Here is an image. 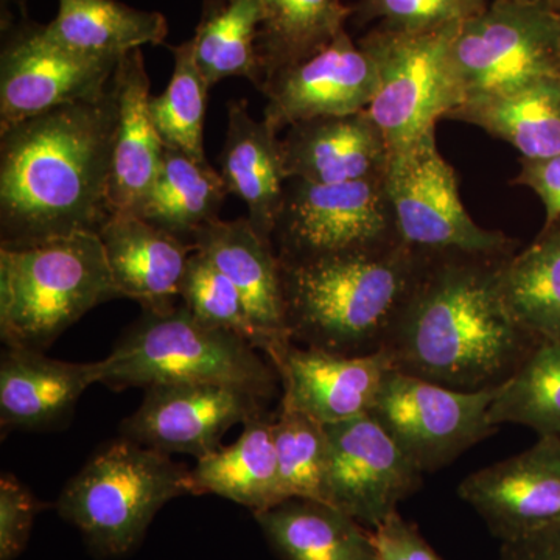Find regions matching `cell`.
Instances as JSON below:
<instances>
[{
    "mask_svg": "<svg viewBox=\"0 0 560 560\" xmlns=\"http://www.w3.org/2000/svg\"><path fill=\"white\" fill-rule=\"evenodd\" d=\"M117 101L60 106L0 130V246L98 234L109 219Z\"/></svg>",
    "mask_w": 560,
    "mask_h": 560,
    "instance_id": "1",
    "label": "cell"
},
{
    "mask_svg": "<svg viewBox=\"0 0 560 560\" xmlns=\"http://www.w3.org/2000/svg\"><path fill=\"white\" fill-rule=\"evenodd\" d=\"M511 256L430 254L385 348L394 370L459 390L511 378L541 342L504 300L501 271Z\"/></svg>",
    "mask_w": 560,
    "mask_h": 560,
    "instance_id": "2",
    "label": "cell"
},
{
    "mask_svg": "<svg viewBox=\"0 0 560 560\" xmlns=\"http://www.w3.org/2000/svg\"><path fill=\"white\" fill-rule=\"evenodd\" d=\"M429 256L400 242L378 249L279 259L291 341L341 355L385 349Z\"/></svg>",
    "mask_w": 560,
    "mask_h": 560,
    "instance_id": "3",
    "label": "cell"
},
{
    "mask_svg": "<svg viewBox=\"0 0 560 560\" xmlns=\"http://www.w3.org/2000/svg\"><path fill=\"white\" fill-rule=\"evenodd\" d=\"M117 298L98 234L0 246V337L9 348L44 352L86 313Z\"/></svg>",
    "mask_w": 560,
    "mask_h": 560,
    "instance_id": "4",
    "label": "cell"
},
{
    "mask_svg": "<svg viewBox=\"0 0 560 560\" xmlns=\"http://www.w3.org/2000/svg\"><path fill=\"white\" fill-rule=\"evenodd\" d=\"M278 381L259 349L232 331L206 326L183 304L167 312L142 311L106 357L101 383L116 390L213 383L270 401Z\"/></svg>",
    "mask_w": 560,
    "mask_h": 560,
    "instance_id": "5",
    "label": "cell"
},
{
    "mask_svg": "<svg viewBox=\"0 0 560 560\" xmlns=\"http://www.w3.org/2000/svg\"><path fill=\"white\" fill-rule=\"evenodd\" d=\"M184 495H197L187 466L119 436L70 478L55 508L95 558L114 559L135 551L158 512Z\"/></svg>",
    "mask_w": 560,
    "mask_h": 560,
    "instance_id": "6",
    "label": "cell"
},
{
    "mask_svg": "<svg viewBox=\"0 0 560 560\" xmlns=\"http://www.w3.org/2000/svg\"><path fill=\"white\" fill-rule=\"evenodd\" d=\"M460 24L431 32H401L377 24L357 40L374 60L378 91L368 113L388 140L389 153L436 130L458 108L452 44Z\"/></svg>",
    "mask_w": 560,
    "mask_h": 560,
    "instance_id": "7",
    "label": "cell"
},
{
    "mask_svg": "<svg viewBox=\"0 0 560 560\" xmlns=\"http://www.w3.org/2000/svg\"><path fill=\"white\" fill-rule=\"evenodd\" d=\"M386 190L401 242L425 254L511 256L518 242L475 223L460 201L458 179L438 150L436 130L390 151Z\"/></svg>",
    "mask_w": 560,
    "mask_h": 560,
    "instance_id": "8",
    "label": "cell"
},
{
    "mask_svg": "<svg viewBox=\"0 0 560 560\" xmlns=\"http://www.w3.org/2000/svg\"><path fill=\"white\" fill-rule=\"evenodd\" d=\"M452 66L463 103L560 75V13L545 2L493 0L460 24Z\"/></svg>",
    "mask_w": 560,
    "mask_h": 560,
    "instance_id": "9",
    "label": "cell"
},
{
    "mask_svg": "<svg viewBox=\"0 0 560 560\" xmlns=\"http://www.w3.org/2000/svg\"><path fill=\"white\" fill-rule=\"evenodd\" d=\"M400 242L385 178L340 184L285 180L272 232L279 259L378 249Z\"/></svg>",
    "mask_w": 560,
    "mask_h": 560,
    "instance_id": "10",
    "label": "cell"
},
{
    "mask_svg": "<svg viewBox=\"0 0 560 560\" xmlns=\"http://www.w3.org/2000/svg\"><path fill=\"white\" fill-rule=\"evenodd\" d=\"M495 394L497 388L453 389L393 371L371 415L422 474H434L497 433L489 420Z\"/></svg>",
    "mask_w": 560,
    "mask_h": 560,
    "instance_id": "11",
    "label": "cell"
},
{
    "mask_svg": "<svg viewBox=\"0 0 560 560\" xmlns=\"http://www.w3.org/2000/svg\"><path fill=\"white\" fill-rule=\"evenodd\" d=\"M119 61L65 49L28 16L2 22L0 130L60 106L97 101Z\"/></svg>",
    "mask_w": 560,
    "mask_h": 560,
    "instance_id": "12",
    "label": "cell"
},
{
    "mask_svg": "<svg viewBox=\"0 0 560 560\" xmlns=\"http://www.w3.org/2000/svg\"><path fill=\"white\" fill-rule=\"evenodd\" d=\"M329 474L326 503L361 525H381L418 492L422 470L372 415L326 425Z\"/></svg>",
    "mask_w": 560,
    "mask_h": 560,
    "instance_id": "13",
    "label": "cell"
},
{
    "mask_svg": "<svg viewBox=\"0 0 560 560\" xmlns=\"http://www.w3.org/2000/svg\"><path fill=\"white\" fill-rule=\"evenodd\" d=\"M260 397L213 383H162L145 388L138 410L121 420L120 436L173 455L201 459L221 447L224 434L267 411Z\"/></svg>",
    "mask_w": 560,
    "mask_h": 560,
    "instance_id": "14",
    "label": "cell"
},
{
    "mask_svg": "<svg viewBox=\"0 0 560 560\" xmlns=\"http://www.w3.org/2000/svg\"><path fill=\"white\" fill-rule=\"evenodd\" d=\"M260 91L267 97L264 121L279 135L300 121L370 108L378 91L377 66L342 32L318 54L276 72Z\"/></svg>",
    "mask_w": 560,
    "mask_h": 560,
    "instance_id": "15",
    "label": "cell"
},
{
    "mask_svg": "<svg viewBox=\"0 0 560 560\" xmlns=\"http://www.w3.org/2000/svg\"><path fill=\"white\" fill-rule=\"evenodd\" d=\"M458 493L503 544L560 525V438L475 471Z\"/></svg>",
    "mask_w": 560,
    "mask_h": 560,
    "instance_id": "16",
    "label": "cell"
},
{
    "mask_svg": "<svg viewBox=\"0 0 560 560\" xmlns=\"http://www.w3.org/2000/svg\"><path fill=\"white\" fill-rule=\"evenodd\" d=\"M282 383L280 405L304 412L320 425L371 415L394 370L386 349L341 355L289 342L270 357Z\"/></svg>",
    "mask_w": 560,
    "mask_h": 560,
    "instance_id": "17",
    "label": "cell"
},
{
    "mask_svg": "<svg viewBox=\"0 0 560 560\" xmlns=\"http://www.w3.org/2000/svg\"><path fill=\"white\" fill-rule=\"evenodd\" d=\"M190 243L205 253L241 293L250 323L259 335L260 352L270 357L289 345L278 253L272 242L257 234L248 217L212 221L202 226Z\"/></svg>",
    "mask_w": 560,
    "mask_h": 560,
    "instance_id": "18",
    "label": "cell"
},
{
    "mask_svg": "<svg viewBox=\"0 0 560 560\" xmlns=\"http://www.w3.org/2000/svg\"><path fill=\"white\" fill-rule=\"evenodd\" d=\"M280 149L287 179L340 184L385 178L388 171V140L368 109L291 125Z\"/></svg>",
    "mask_w": 560,
    "mask_h": 560,
    "instance_id": "19",
    "label": "cell"
},
{
    "mask_svg": "<svg viewBox=\"0 0 560 560\" xmlns=\"http://www.w3.org/2000/svg\"><path fill=\"white\" fill-rule=\"evenodd\" d=\"M105 360L69 363L39 350L9 348L0 359V425L43 431L69 422L84 390L101 383Z\"/></svg>",
    "mask_w": 560,
    "mask_h": 560,
    "instance_id": "20",
    "label": "cell"
},
{
    "mask_svg": "<svg viewBox=\"0 0 560 560\" xmlns=\"http://www.w3.org/2000/svg\"><path fill=\"white\" fill-rule=\"evenodd\" d=\"M114 285L120 298L142 311L176 307L180 282L195 248L132 212L110 213L98 231Z\"/></svg>",
    "mask_w": 560,
    "mask_h": 560,
    "instance_id": "21",
    "label": "cell"
},
{
    "mask_svg": "<svg viewBox=\"0 0 560 560\" xmlns=\"http://www.w3.org/2000/svg\"><path fill=\"white\" fill-rule=\"evenodd\" d=\"M117 101L113 165L109 179L110 213L135 212L160 173L164 156L150 110V77L142 50L124 55L113 79Z\"/></svg>",
    "mask_w": 560,
    "mask_h": 560,
    "instance_id": "22",
    "label": "cell"
},
{
    "mask_svg": "<svg viewBox=\"0 0 560 560\" xmlns=\"http://www.w3.org/2000/svg\"><path fill=\"white\" fill-rule=\"evenodd\" d=\"M220 175L228 194L248 206V220L265 241L272 242L285 189V168L278 132L250 117L248 102L228 105V131L220 154Z\"/></svg>",
    "mask_w": 560,
    "mask_h": 560,
    "instance_id": "23",
    "label": "cell"
},
{
    "mask_svg": "<svg viewBox=\"0 0 560 560\" xmlns=\"http://www.w3.org/2000/svg\"><path fill=\"white\" fill-rule=\"evenodd\" d=\"M445 119L474 125L510 143L522 160L560 154V75L460 103Z\"/></svg>",
    "mask_w": 560,
    "mask_h": 560,
    "instance_id": "24",
    "label": "cell"
},
{
    "mask_svg": "<svg viewBox=\"0 0 560 560\" xmlns=\"http://www.w3.org/2000/svg\"><path fill=\"white\" fill-rule=\"evenodd\" d=\"M254 518L280 560H378L371 530L324 501L290 499Z\"/></svg>",
    "mask_w": 560,
    "mask_h": 560,
    "instance_id": "25",
    "label": "cell"
},
{
    "mask_svg": "<svg viewBox=\"0 0 560 560\" xmlns=\"http://www.w3.org/2000/svg\"><path fill=\"white\" fill-rule=\"evenodd\" d=\"M275 416L267 411L243 423L238 440L197 460L195 492L213 493L249 508L253 514L282 503L276 456Z\"/></svg>",
    "mask_w": 560,
    "mask_h": 560,
    "instance_id": "26",
    "label": "cell"
},
{
    "mask_svg": "<svg viewBox=\"0 0 560 560\" xmlns=\"http://www.w3.org/2000/svg\"><path fill=\"white\" fill-rule=\"evenodd\" d=\"M44 31L65 49L120 60L147 44H164L168 24L158 11L132 9L119 0H58L57 16Z\"/></svg>",
    "mask_w": 560,
    "mask_h": 560,
    "instance_id": "27",
    "label": "cell"
},
{
    "mask_svg": "<svg viewBox=\"0 0 560 560\" xmlns=\"http://www.w3.org/2000/svg\"><path fill=\"white\" fill-rule=\"evenodd\" d=\"M228 195L220 172L208 161L165 147L160 173L132 213L190 243L202 226L219 220Z\"/></svg>",
    "mask_w": 560,
    "mask_h": 560,
    "instance_id": "28",
    "label": "cell"
},
{
    "mask_svg": "<svg viewBox=\"0 0 560 560\" xmlns=\"http://www.w3.org/2000/svg\"><path fill=\"white\" fill-rule=\"evenodd\" d=\"M261 3L264 18L256 49L264 83L279 70L307 60L334 43L346 32V22L353 13L352 7L345 5L342 0H261Z\"/></svg>",
    "mask_w": 560,
    "mask_h": 560,
    "instance_id": "29",
    "label": "cell"
},
{
    "mask_svg": "<svg viewBox=\"0 0 560 560\" xmlns=\"http://www.w3.org/2000/svg\"><path fill=\"white\" fill-rule=\"evenodd\" d=\"M261 18V0H202L200 22L190 39L210 88L238 77L260 90L264 77L256 44Z\"/></svg>",
    "mask_w": 560,
    "mask_h": 560,
    "instance_id": "30",
    "label": "cell"
},
{
    "mask_svg": "<svg viewBox=\"0 0 560 560\" xmlns=\"http://www.w3.org/2000/svg\"><path fill=\"white\" fill-rule=\"evenodd\" d=\"M512 315L539 341H560V228H541L501 271Z\"/></svg>",
    "mask_w": 560,
    "mask_h": 560,
    "instance_id": "31",
    "label": "cell"
},
{
    "mask_svg": "<svg viewBox=\"0 0 560 560\" xmlns=\"http://www.w3.org/2000/svg\"><path fill=\"white\" fill-rule=\"evenodd\" d=\"M489 420L495 427H528L539 438H560V341H541L497 388Z\"/></svg>",
    "mask_w": 560,
    "mask_h": 560,
    "instance_id": "32",
    "label": "cell"
},
{
    "mask_svg": "<svg viewBox=\"0 0 560 560\" xmlns=\"http://www.w3.org/2000/svg\"><path fill=\"white\" fill-rule=\"evenodd\" d=\"M168 49L175 68L165 91L151 97V117L165 147L183 151L194 160L208 161L205 117L210 86L195 61L191 39Z\"/></svg>",
    "mask_w": 560,
    "mask_h": 560,
    "instance_id": "33",
    "label": "cell"
},
{
    "mask_svg": "<svg viewBox=\"0 0 560 560\" xmlns=\"http://www.w3.org/2000/svg\"><path fill=\"white\" fill-rule=\"evenodd\" d=\"M272 434L283 500L308 499L326 503L330 456L326 425L280 405L272 422Z\"/></svg>",
    "mask_w": 560,
    "mask_h": 560,
    "instance_id": "34",
    "label": "cell"
},
{
    "mask_svg": "<svg viewBox=\"0 0 560 560\" xmlns=\"http://www.w3.org/2000/svg\"><path fill=\"white\" fill-rule=\"evenodd\" d=\"M179 298L191 315L206 326L232 331L259 349V335L250 323L241 293L201 250L190 254Z\"/></svg>",
    "mask_w": 560,
    "mask_h": 560,
    "instance_id": "35",
    "label": "cell"
},
{
    "mask_svg": "<svg viewBox=\"0 0 560 560\" xmlns=\"http://www.w3.org/2000/svg\"><path fill=\"white\" fill-rule=\"evenodd\" d=\"M488 0H360L353 5V22L378 21L401 32H431L464 24L488 9Z\"/></svg>",
    "mask_w": 560,
    "mask_h": 560,
    "instance_id": "36",
    "label": "cell"
},
{
    "mask_svg": "<svg viewBox=\"0 0 560 560\" xmlns=\"http://www.w3.org/2000/svg\"><path fill=\"white\" fill-rule=\"evenodd\" d=\"M47 504L13 474L0 478V560H16L27 548L36 515Z\"/></svg>",
    "mask_w": 560,
    "mask_h": 560,
    "instance_id": "37",
    "label": "cell"
},
{
    "mask_svg": "<svg viewBox=\"0 0 560 560\" xmlns=\"http://www.w3.org/2000/svg\"><path fill=\"white\" fill-rule=\"evenodd\" d=\"M378 560H444L420 536L419 529L393 512L371 530Z\"/></svg>",
    "mask_w": 560,
    "mask_h": 560,
    "instance_id": "38",
    "label": "cell"
},
{
    "mask_svg": "<svg viewBox=\"0 0 560 560\" xmlns=\"http://www.w3.org/2000/svg\"><path fill=\"white\" fill-rule=\"evenodd\" d=\"M512 184L528 187L544 205L545 226L560 228V154L547 160H522L521 172Z\"/></svg>",
    "mask_w": 560,
    "mask_h": 560,
    "instance_id": "39",
    "label": "cell"
},
{
    "mask_svg": "<svg viewBox=\"0 0 560 560\" xmlns=\"http://www.w3.org/2000/svg\"><path fill=\"white\" fill-rule=\"evenodd\" d=\"M499 560H560V525L504 541Z\"/></svg>",
    "mask_w": 560,
    "mask_h": 560,
    "instance_id": "40",
    "label": "cell"
},
{
    "mask_svg": "<svg viewBox=\"0 0 560 560\" xmlns=\"http://www.w3.org/2000/svg\"><path fill=\"white\" fill-rule=\"evenodd\" d=\"M0 9H2V22L14 18L13 9L20 10L21 16H28L27 0H0Z\"/></svg>",
    "mask_w": 560,
    "mask_h": 560,
    "instance_id": "41",
    "label": "cell"
},
{
    "mask_svg": "<svg viewBox=\"0 0 560 560\" xmlns=\"http://www.w3.org/2000/svg\"><path fill=\"white\" fill-rule=\"evenodd\" d=\"M548 7H551L552 10L559 11L560 13V0H547Z\"/></svg>",
    "mask_w": 560,
    "mask_h": 560,
    "instance_id": "42",
    "label": "cell"
},
{
    "mask_svg": "<svg viewBox=\"0 0 560 560\" xmlns=\"http://www.w3.org/2000/svg\"><path fill=\"white\" fill-rule=\"evenodd\" d=\"M522 2H547V0H522Z\"/></svg>",
    "mask_w": 560,
    "mask_h": 560,
    "instance_id": "43",
    "label": "cell"
}]
</instances>
